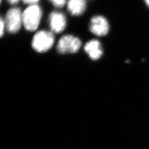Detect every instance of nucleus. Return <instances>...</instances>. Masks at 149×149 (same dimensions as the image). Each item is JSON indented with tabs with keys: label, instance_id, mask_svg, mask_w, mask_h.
<instances>
[{
	"label": "nucleus",
	"instance_id": "nucleus-1",
	"mask_svg": "<svg viewBox=\"0 0 149 149\" xmlns=\"http://www.w3.org/2000/svg\"><path fill=\"white\" fill-rule=\"evenodd\" d=\"M42 16V11L39 6L29 5L22 13L23 25L27 31H35L39 25Z\"/></svg>",
	"mask_w": 149,
	"mask_h": 149
},
{
	"label": "nucleus",
	"instance_id": "nucleus-4",
	"mask_svg": "<svg viewBox=\"0 0 149 149\" xmlns=\"http://www.w3.org/2000/svg\"><path fill=\"white\" fill-rule=\"evenodd\" d=\"M5 23L6 29L11 33L18 32L23 24L22 13L20 8L14 7L10 9L6 15Z\"/></svg>",
	"mask_w": 149,
	"mask_h": 149
},
{
	"label": "nucleus",
	"instance_id": "nucleus-9",
	"mask_svg": "<svg viewBox=\"0 0 149 149\" xmlns=\"http://www.w3.org/2000/svg\"><path fill=\"white\" fill-rule=\"evenodd\" d=\"M55 7L58 8L63 7L66 3L67 0H49Z\"/></svg>",
	"mask_w": 149,
	"mask_h": 149
},
{
	"label": "nucleus",
	"instance_id": "nucleus-6",
	"mask_svg": "<svg viewBox=\"0 0 149 149\" xmlns=\"http://www.w3.org/2000/svg\"><path fill=\"white\" fill-rule=\"evenodd\" d=\"M49 23L52 32L55 33H60L64 31L66 28V18L63 13L55 11L50 14Z\"/></svg>",
	"mask_w": 149,
	"mask_h": 149
},
{
	"label": "nucleus",
	"instance_id": "nucleus-5",
	"mask_svg": "<svg viewBox=\"0 0 149 149\" xmlns=\"http://www.w3.org/2000/svg\"><path fill=\"white\" fill-rule=\"evenodd\" d=\"M89 28L91 32L97 36H104L108 33L109 26L103 16H96L91 19Z\"/></svg>",
	"mask_w": 149,
	"mask_h": 149
},
{
	"label": "nucleus",
	"instance_id": "nucleus-11",
	"mask_svg": "<svg viewBox=\"0 0 149 149\" xmlns=\"http://www.w3.org/2000/svg\"><path fill=\"white\" fill-rule=\"evenodd\" d=\"M24 3L25 4H29L30 5H36V3L39 0H22Z\"/></svg>",
	"mask_w": 149,
	"mask_h": 149
},
{
	"label": "nucleus",
	"instance_id": "nucleus-3",
	"mask_svg": "<svg viewBox=\"0 0 149 149\" xmlns=\"http://www.w3.org/2000/svg\"><path fill=\"white\" fill-rule=\"evenodd\" d=\"M81 41L71 35H65L60 39L57 45L59 53L74 54L77 52L81 46Z\"/></svg>",
	"mask_w": 149,
	"mask_h": 149
},
{
	"label": "nucleus",
	"instance_id": "nucleus-13",
	"mask_svg": "<svg viewBox=\"0 0 149 149\" xmlns=\"http://www.w3.org/2000/svg\"><path fill=\"white\" fill-rule=\"evenodd\" d=\"M145 2V3L147 5V6L149 7V0H144Z\"/></svg>",
	"mask_w": 149,
	"mask_h": 149
},
{
	"label": "nucleus",
	"instance_id": "nucleus-10",
	"mask_svg": "<svg viewBox=\"0 0 149 149\" xmlns=\"http://www.w3.org/2000/svg\"><path fill=\"white\" fill-rule=\"evenodd\" d=\"M5 23L3 19L1 17L0 19V34L1 37H2L4 33V30H5Z\"/></svg>",
	"mask_w": 149,
	"mask_h": 149
},
{
	"label": "nucleus",
	"instance_id": "nucleus-12",
	"mask_svg": "<svg viewBox=\"0 0 149 149\" xmlns=\"http://www.w3.org/2000/svg\"><path fill=\"white\" fill-rule=\"evenodd\" d=\"M7 1L11 5H16L19 1V0H7Z\"/></svg>",
	"mask_w": 149,
	"mask_h": 149
},
{
	"label": "nucleus",
	"instance_id": "nucleus-8",
	"mask_svg": "<svg viewBox=\"0 0 149 149\" xmlns=\"http://www.w3.org/2000/svg\"><path fill=\"white\" fill-rule=\"evenodd\" d=\"M67 7L72 15L81 16L85 11L86 2L85 0H68Z\"/></svg>",
	"mask_w": 149,
	"mask_h": 149
},
{
	"label": "nucleus",
	"instance_id": "nucleus-7",
	"mask_svg": "<svg viewBox=\"0 0 149 149\" xmlns=\"http://www.w3.org/2000/svg\"><path fill=\"white\" fill-rule=\"evenodd\" d=\"M85 51L93 60L100 59L103 54L101 44L97 40H92L86 43Z\"/></svg>",
	"mask_w": 149,
	"mask_h": 149
},
{
	"label": "nucleus",
	"instance_id": "nucleus-2",
	"mask_svg": "<svg viewBox=\"0 0 149 149\" xmlns=\"http://www.w3.org/2000/svg\"><path fill=\"white\" fill-rule=\"evenodd\" d=\"M55 38L53 33L47 31L37 32L32 40V47L39 53L48 51L53 45Z\"/></svg>",
	"mask_w": 149,
	"mask_h": 149
}]
</instances>
